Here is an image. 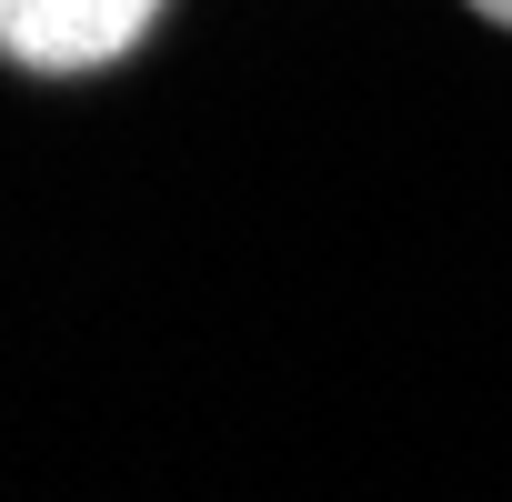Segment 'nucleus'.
Here are the masks:
<instances>
[{
	"mask_svg": "<svg viewBox=\"0 0 512 502\" xmlns=\"http://www.w3.org/2000/svg\"><path fill=\"white\" fill-rule=\"evenodd\" d=\"M462 11H472L482 31H502V41H512V0H462Z\"/></svg>",
	"mask_w": 512,
	"mask_h": 502,
	"instance_id": "nucleus-2",
	"label": "nucleus"
},
{
	"mask_svg": "<svg viewBox=\"0 0 512 502\" xmlns=\"http://www.w3.org/2000/svg\"><path fill=\"white\" fill-rule=\"evenodd\" d=\"M171 21V0H0V61L41 91L131 71Z\"/></svg>",
	"mask_w": 512,
	"mask_h": 502,
	"instance_id": "nucleus-1",
	"label": "nucleus"
}]
</instances>
